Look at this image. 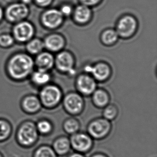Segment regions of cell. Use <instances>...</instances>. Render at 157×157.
<instances>
[{
    "label": "cell",
    "mask_w": 157,
    "mask_h": 157,
    "mask_svg": "<svg viewBox=\"0 0 157 157\" xmlns=\"http://www.w3.org/2000/svg\"><path fill=\"white\" fill-rule=\"evenodd\" d=\"M111 124L109 121L105 119H96L90 123L87 128L88 134L93 139L100 140L106 138L110 133Z\"/></svg>",
    "instance_id": "5"
},
{
    "label": "cell",
    "mask_w": 157,
    "mask_h": 157,
    "mask_svg": "<svg viewBox=\"0 0 157 157\" xmlns=\"http://www.w3.org/2000/svg\"><path fill=\"white\" fill-rule=\"evenodd\" d=\"M36 129L39 134L47 135L50 134L53 129L51 123L47 120H43L39 122L36 125Z\"/></svg>",
    "instance_id": "26"
},
{
    "label": "cell",
    "mask_w": 157,
    "mask_h": 157,
    "mask_svg": "<svg viewBox=\"0 0 157 157\" xmlns=\"http://www.w3.org/2000/svg\"><path fill=\"white\" fill-rule=\"evenodd\" d=\"M32 79L33 82L37 85H45L49 82L51 76L47 71L39 69L32 75Z\"/></svg>",
    "instance_id": "22"
},
{
    "label": "cell",
    "mask_w": 157,
    "mask_h": 157,
    "mask_svg": "<svg viewBox=\"0 0 157 157\" xmlns=\"http://www.w3.org/2000/svg\"><path fill=\"white\" fill-rule=\"evenodd\" d=\"M66 43L63 36L61 34L53 33L46 36L44 41V47L53 52L60 51L63 48Z\"/></svg>",
    "instance_id": "15"
},
{
    "label": "cell",
    "mask_w": 157,
    "mask_h": 157,
    "mask_svg": "<svg viewBox=\"0 0 157 157\" xmlns=\"http://www.w3.org/2000/svg\"><path fill=\"white\" fill-rule=\"evenodd\" d=\"M64 17L59 9H50L43 13L41 21L46 28L49 29H55L62 24Z\"/></svg>",
    "instance_id": "8"
},
{
    "label": "cell",
    "mask_w": 157,
    "mask_h": 157,
    "mask_svg": "<svg viewBox=\"0 0 157 157\" xmlns=\"http://www.w3.org/2000/svg\"><path fill=\"white\" fill-rule=\"evenodd\" d=\"M11 130L10 125L8 122L0 120V142H4L9 137Z\"/></svg>",
    "instance_id": "25"
},
{
    "label": "cell",
    "mask_w": 157,
    "mask_h": 157,
    "mask_svg": "<svg viewBox=\"0 0 157 157\" xmlns=\"http://www.w3.org/2000/svg\"><path fill=\"white\" fill-rule=\"evenodd\" d=\"M55 63V58L50 53H40L36 57V64L40 70L48 71L53 68Z\"/></svg>",
    "instance_id": "17"
},
{
    "label": "cell",
    "mask_w": 157,
    "mask_h": 157,
    "mask_svg": "<svg viewBox=\"0 0 157 157\" xmlns=\"http://www.w3.org/2000/svg\"><path fill=\"white\" fill-rule=\"evenodd\" d=\"M119 37L116 30L109 29L102 32L101 35V40L104 45L110 46L117 43Z\"/></svg>",
    "instance_id": "20"
},
{
    "label": "cell",
    "mask_w": 157,
    "mask_h": 157,
    "mask_svg": "<svg viewBox=\"0 0 157 157\" xmlns=\"http://www.w3.org/2000/svg\"><path fill=\"white\" fill-rule=\"evenodd\" d=\"M32 157H59V156L55 153L51 146L42 145L35 149L33 152Z\"/></svg>",
    "instance_id": "21"
},
{
    "label": "cell",
    "mask_w": 157,
    "mask_h": 157,
    "mask_svg": "<svg viewBox=\"0 0 157 157\" xmlns=\"http://www.w3.org/2000/svg\"><path fill=\"white\" fill-rule=\"evenodd\" d=\"M102 0H79L81 3L87 6H96L99 4Z\"/></svg>",
    "instance_id": "30"
},
{
    "label": "cell",
    "mask_w": 157,
    "mask_h": 157,
    "mask_svg": "<svg viewBox=\"0 0 157 157\" xmlns=\"http://www.w3.org/2000/svg\"><path fill=\"white\" fill-rule=\"evenodd\" d=\"M33 61L30 56L25 54H18L13 56L9 62L8 71L13 78H24L32 71Z\"/></svg>",
    "instance_id": "1"
},
{
    "label": "cell",
    "mask_w": 157,
    "mask_h": 157,
    "mask_svg": "<svg viewBox=\"0 0 157 157\" xmlns=\"http://www.w3.org/2000/svg\"><path fill=\"white\" fill-rule=\"evenodd\" d=\"M2 16H3V12H2V9L0 8V21L2 19Z\"/></svg>",
    "instance_id": "35"
},
{
    "label": "cell",
    "mask_w": 157,
    "mask_h": 157,
    "mask_svg": "<svg viewBox=\"0 0 157 157\" xmlns=\"http://www.w3.org/2000/svg\"><path fill=\"white\" fill-rule=\"evenodd\" d=\"M138 23L136 18L132 15L123 16L119 19L116 27V31L119 36L129 38L136 33Z\"/></svg>",
    "instance_id": "4"
},
{
    "label": "cell",
    "mask_w": 157,
    "mask_h": 157,
    "mask_svg": "<svg viewBox=\"0 0 157 157\" xmlns=\"http://www.w3.org/2000/svg\"><path fill=\"white\" fill-rule=\"evenodd\" d=\"M52 147L58 156L68 155L71 150L70 139L66 136H60L54 140Z\"/></svg>",
    "instance_id": "16"
},
{
    "label": "cell",
    "mask_w": 157,
    "mask_h": 157,
    "mask_svg": "<svg viewBox=\"0 0 157 157\" xmlns=\"http://www.w3.org/2000/svg\"><path fill=\"white\" fill-rule=\"evenodd\" d=\"M92 100L98 107H104L108 105L109 97L108 93L104 90H96L92 94Z\"/></svg>",
    "instance_id": "18"
},
{
    "label": "cell",
    "mask_w": 157,
    "mask_h": 157,
    "mask_svg": "<svg viewBox=\"0 0 157 157\" xmlns=\"http://www.w3.org/2000/svg\"><path fill=\"white\" fill-rule=\"evenodd\" d=\"M0 157H4L3 154L1 152H0Z\"/></svg>",
    "instance_id": "36"
},
{
    "label": "cell",
    "mask_w": 157,
    "mask_h": 157,
    "mask_svg": "<svg viewBox=\"0 0 157 157\" xmlns=\"http://www.w3.org/2000/svg\"><path fill=\"white\" fill-rule=\"evenodd\" d=\"M85 72L91 76L97 81H106L110 77L111 70L110 67L104 62H99L94 66L87 65L84 68Z\"/></svg>",
    "instance_id": "10"
},
{
    "label": "cell",
    "mask_w": 157,
    "mask_h": 157,
    "mask_svg": "<svg viewBox=\"0 0 157 157\" xmlns=\"http://www.w3.org/2000/svg\"><path fill=\"white\" fill-rule=\"evenodd\" d=\"M44 48V42L38 39H34L30 41L27 45V49L30 53L36 54L41 53Z\"/></svg>",
    "instance_id": "24"
},
{
    "label": "cell",
    "mask_w": 157,
    "mask_h": 157,
    "mask_svg": "<svg viewBox=\"0 0 157 157\" xmlns=\"http://www.w3.org/2000/svg\"><path fill=\"white\" fill-rule=\"evenodd\" d=\"M31 1H32V0H22L23 3L25 4L30 3V2H31Z\"/></svg>",
    "instance_id": "34"
},
{
    "label": "cell",
    "mask_w": 157,
    "mask_h": 157,
    "mask_svg": "<svg viewBox=\"0 0 157 157\" xmlns=\"http://www.w3.org/2000/svg\"><path fill=\"white\" fill-rule=\"evenodd\" d=\"M67 157H86L84 155V154L83 153H79L77 152H73L71 153H69L67 155Z\"/></svg>",
    "instance_id": "32"
},
{
    "label": "cell",
    "mask_w": 157,
    "mask_h": 157,
    "mask_svg": "<svg viewBox=\"0 0 157 157\" xmlns=\"http://www.w3.org/2000/svg\"><path fill=\"white\" fill-rule=\"evenodd\" d=\"M76 87L81 94L85 96L94 93L97 88L96 81L89 74H82L77 78Z\"/></svg>",
    "instance_id": "11"
},
{
    "label": "cell",
    "mask_w": 157,
    "mask_h": 157,
    "mask_svg": "<svg viewBox=\"0 0 157 157\" xmlns=\"http://www.w3.org/2000/svg\"><path fill=\"white\" fill-rule=\"evenodd\" d=\"M80 125L78 121L74 118H70L63 123V129L67 134L70 135L78 132Z\"/></svg>",
    "instance_id": "23"
},
{
    "label": "cell",
    "mask_w": 157,
    "mask_h": 157,
    "mask_svg": "<svg viewBox=\"0 0 157 157\" xmlns=\"http://www.w3.org/2000/svg\"><path fill=\"white\" fill-rule=\"evenodd\" d=\"M40 96L43 105L48 108H52L59 104L61 100V91L57 86L47 85L41 90Z\"/></svg>",
    "instance_id": "6"
},
{
    "label": "cell",
    "mask_w": 157,
    "mask_h": 157,
    "mask_svg": "<svg viewBox=\"0 0 157 157\" xmlns=\"http://www.w3.org/2000/svg\"><path fill=\"white\" fill-rule=\"evenodd\" d=\"M29 8L25 4L15 3L8 6L6 11V17L11 21H18L25 18L29 13Z\"/></svg>",
    "instance_id": "13"
},
{
    "label": "cell",
    "mask_w": 157,
    "mask_h": 157,
    "mask_svg": "<svg viewBox=\"0 0 157 157\" xmlns=\"http://www.w3.org/2000/svg\"><path fill=\"white\" fill-rule=\"evenodd\" d=\"M53 0H36V4L42 7H47L52 4Z\"/></svg>",
    "instance_id": "31"
},
{
    "label": "cell",
    "mask_w": 157,
    "mask_h": 157,
    "mask_svg": "<svg viewBox=\"0 0 157 157\" xmlns=\"http://www.w3.org/2000/svg\"><path fill=\"white\" fill-rule=\"evenodd\" d=\"M90 157H109L108 155L101 152H97L94 153L92 155H91Z\"/></svg>",
    "instance_id": "33"
},
{
    "label": "cell",
    "mask_w": 157,
    "mask_h": 157,
    "mask_svg": "<svg viewBox=\"0 0 157 157\" xmlns=\"http://www.w3.org/2000/svg\"><path fill=\"white\" fill-rule=\"evenodd\" d=\"M39 133L36 125L31 122H26L19 127L17 132V141L24 148H30L37 142Z\"/></svg>",
    "instance_id": "2"
},
{
    "label": "cell",
    "mask_w": 157,
    "mask_h": 157,
    "mask_svg": "<svg viewBox=\"0 0 157 157\" xmlns=\"http://www.w3.org/2000/svg\"><path fill=\"white\" fill-rule=\"evenodd\" d=\"M23 107L29 113L36 112L40 108L41 102L35 96H29L25 98L23 103Z\"/></svg>",
    "instance_id": "19"
},
{
    "label": "cell",
    "mask_w": 157,
    "mask_h": 157,
    "mask_svg": "<svg viewBox=\"0 0 157 157\" xmlns=\"http://www.w3.org/2000/svg\"><path fill=\"white\" fill-rule=\"evenodd\" d=\"M72 15L76 23L84 25L91 19L92 13L90 7L81 4L74 9Z\"/></svg>",
    "instance_id": "14"
},
{
    "label": "cell",
    "mask_w": 157,
    "mask_h": 157,
    "mask_svg": "<svg viewBox=\"0 0 157 157\" xmlns=\"http://www.w3.org/2000/svg\"><path fill=\"white\" fill-rule=\"evenodd\" d=\"M118 110L117 107L113 105H107L103 112V116L104 118L108 121L112 120L117 117Z\"/></svg>",
    "instance_id": "27"
},
{
    "label": "cell",
    "mask_w": 157,
    "mask_h": 157,
    "mask_svg": "<svg viewBox=\"0 0 157 157\" xmlns=\"http://www.w3.org/2000/svg\"><path fill=\"white\" fill-rule=\"evenodd\" d=\"M56 67L59 71L69 74L75 72V59L72 54L67 51L61 52L55 58Z\"/></svg>",
    "instance_id": "7"
},
{
    "label": "cell",
    "mask_w": 157,
    "mask_h": 157,
    "mask_svg": "<svg viewBox=\"0 0 157 157\" xmlns=\"http://www.w3.org/2000/svg\"><path fill=\"white\" fill-rule=\"evenodd\" d=\"M84 104L83 98L77 93H70L64 98V107L67 112L71 114H78L80 113L83 110Z\"/></svg>",
    "instance_id": "9"
},
{
    "label": "cell",
    "mask_w": 157,
    "mask_h": 157,
    "mask_svg": "<svg viewBox=\"0 0 157 157\" xmlns=\"http://www.w3.org/2000/svg\"><path fill=\"white\" fill-rule=\"evenodd\" d=\"M13 39L8 34H3L0 36V45L3 46H9L13 44Z\"/></svg>",
    "instance_id": "28"
},
{
    "label": "cell",
    "mask_w": 157,
    "mask_h": 157,
    "mask_svg": "<svg viewBox=\"0 0 157 157\" xmlns=\"http://www.w3.org/2000/svg\"><path fill=\"white\" fill-rule=\"evenodd\" d=\"M34 34V28L28 21L17 24L13 29V34L17 40L24 42L29 40Z\"/></svg>",
    "instance_id": "12"
},
{
    "label": "cell",
    "mask_w": 157,
    "mask_h": 157,
    "mask_svg": "<svg viewBox=\"0 0 157 157\" xmlns=\"http://www.w3.org/2000/svg\"><path fill=\"white\" fill-rule=\"evenodd\" d=\"M59 10L64 17H68L72 15L74 9L70 4H64L60 7Z\"/></svg>",
    "instance_id": "29"
},
{
    "label": "cell",
    "mask_w": 157,
    "mask_h": 157,
    "mask_svg": "<svg viewBox=\"0 0 157 157\" xmlns=\"http://www.w3.org/2000/svg\"><path fill=\"white\" fill-rule=\"evenodd\" d=\"M69 139L71 149L75 152L85 155L94 147V139L88 134L77 132L71 135Z\"/></svg>",
    "instance_id": "3"
}]
</instances>
